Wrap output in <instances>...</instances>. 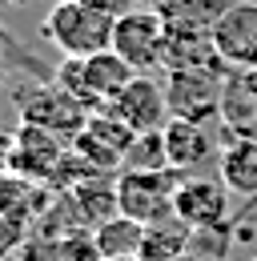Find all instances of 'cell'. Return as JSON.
<instances>
[{
    "instance_id": "6da1fadb",
    "label": "cell",
    "mask_w": 257,
    "mask_h": 261,
    "mask_svg": "<svg viewBox=\"0 0 257 261\" xmlns=\"http://www.w3.org/2000/svg\"><path fill=\"white\" fill-rule=\"evenodd\" d=\"M113 24L117 16L89 0H57L44 12L40 33L61 57H93L100 48H113Z\"/></svg>"
},
{
    "instance_id": "7a4b0ae2",
    "label": "cell",
    "mask_w": 257,
    "mask_h": 261,
    "mask_svg": "<svg viewBox=\"0 0 257 261\" xmlns=\"http://www.w3.org/2000/svg\"><path fill=\"white\" fill-rule=\"evenodd\" d=\"M181 177L185 173H177V169H121L117 173L121 213L141 221V225H153L161 217H169Z\"/></svg>"
},
{
    "instance_id": "3957f363",
    "label": "cell",
    "mask_w": 257,
    "mask_h": 261,
    "mask_svg": "<svg viewBox=\"0 0 257 261\" xmlns=\"http://www.w3.org/2000/svg\"><path fill=\"white\" fill-rule=\"evenodd\" d=\"M165 20H161V12L153 4H133L125 8L121 16H117V24H113V48L125 57L128 65L137 68V72H157L161 61H165Z\"/></svg>"
},
{
    "instance_id": "277c9868",
    "label": "cell",
    "mask_w": 257,
    "mask_h": 261,
    "mask_svg": "<svg viewBox=\"0 0 257 261\" xmlns=\"http://www.w3.org/2000/svg\"><path fill=\"white\" fill-rule=\"evenodd\" d=\"M16 113H20V121H29V125L61 133L64 141H72L76 133L89 125V109H85L81 100H72L57 81H53V85H24V89L16 93Z\"/></svg>"
},
{
    "instance_id": "5b68a950",
    "label": "cell",
    "mask_w": 257,
    "mask_h": 261,
    "mask_svg": "<svg viewBox=\"0 0 257 261\" xmlns=\"http://www.w3.org/2000/svg\"><path fill=\"white\" fill-rule=\"evenodd\" d=\"M225 76L229 72H193V68L165 72L169 117H185V121H213V117H221Z\"/></svg>"
},
{
    "instance_id": "8992f818",
    "label": "cell",
    "mask_w": 257,
    "mask_h": 261,
    "mask_svg": "<svg viewBox=\"0 0 257 261\" xmlns=\"http://www.w3.org/2000/svg\"><path fill=\"white\" fill-rule=\"evenodd\" d=\"M229 185L221 177H201V173H185L177 197H173V213L189 229H217L229 225Z\"/></svg>"
},
{
    "instance_id": "52a82bcc",
    "label": "cell",
    "mask_w": 257,
    "mask_h": 261,
    "mask_svg": "<svg viewBox=\"0 0 257 261\" xmlns=\"http://www.w3.org/2000/svg\"><path fill=\"white\" fill-rule=\"evenodd\" d=\"M68 145H72V141H64L61 133L20 121V129L12 133V157H8V169L20 173V177H32V181L53 185V177H57V169H61Z\"/></svg>"
},
{
    "instance_id": "ba28073f",
    "label": "cell",
    "mask_w": 257,
    "mask_h": 261,
    "mask_svg": "<svg viewBox=\"0 0 257 261\" xmlns=\"http://www.w3.org/2000/svg\"><path fill=\"white\" fill-rule=\"evenodd\" d=\"M133 133H157L169 121V100H165V81L153 72H137L125 85V93L109 105Z\"/></svg>"
},
{
    "instance_id": "9c48e42d",
    "label": "cell",
    "mask_w": 257,
    "mask_h": 261,
    "mask_svg": "<svg viewBox=\"0 0 257 261\" xmlns=\"http://www.w3.org/2000/svg\"><path fill=\"white\" fill-rule=\"evenodd\" d=\"M213 44L229 68H257V0H233L225 8Z\"/></svg>"
},
{
    "instance_id": "30bf717a",
    "label": "cell",
    "mask_w": 257,
    "mask_h": 261,
    "mask_svg": "<svg viewBox=\"0 0 257 261\" xmlns=\"http://www.w3.org/2000/svg\"><path fill=\"white\" fill-rule=\"evenodd\" d=\"M165 153H169V169H177V173H197L201 165L213 157V149H217V141H213V133L205 121H185V117H169L165 121Z\"/></svg>"
},
{
    "instance_id": "8fae6325",
    "label": "cell",
    "mask_w": 257,
    "mask_h": 261,
    "mask_svg": "<svg viewBox=\"0 0 257 261\" xmlns=\"http://www.w3.org/2000/svg\"><path fill=\"white\" fill-rule=\"evenodd\" d=\"M81 72H85V89H89V100H93V113L109 109L125 93V85L137 76V68L128 65L117 48H100L93 57H81Z\"/></svg>"
},
{
    "instance_id": "7c38bea8",
    "label": "cell",
    "mask_w": 257,
    "mask_h": 261,
    "mask_svg": "<svg viewBox=\"0 0 257 261\" xmlns=\"http://www.w3.org/2000/svg\"><path fill=\"white\" fill-rule=\"evenodd\" d=\"M64 201L72 205V217L85 229H96L100 221L117 217L121 213V201H117V173H93L85 181H76Z\"/></svg>"
},
{
    "instance_id": "4fadbf2b",
    "label": "cell",
    "mask_w": 257,
    "mask_h": 261,
    "mask_svg": "<svg viewBox=\"0 0 257 261\" xmlns=\"http://www.w3.org/2000/svg\"><path fill=\"white\" fill-rule=\"evenodd\" d=\"M233 0H157L153 8L161 12L169 33H193V36H213L217 20L225 16Z\"/></svg>"
},
{
    "instance_id": "5bb4252c",
    "label": "cell",
    "mask_w": 257,
    "mask_h": 261,
    "mask_svg": "<svg viewBox=\"0 0 257 261\" xmlns=\"http://www.w3.org/2000/svg\"><path fill=\"white\" fill-rule=\"evenodd\" d=\"M217 177L233 197H257V137H229L217 161Z\"/></svg>"
},
{
    "instance_id": "9a60e30c",
    "label": "cell",
    "mask_w": 257,
    "mask_h": 261,
    "mask_svg": "<svg viewBox=\"0 0 257 261\" xmlns=\"http://www.w3.org/2000/svg\"><path fill=\"white\" fill-rule=\"evenodd\" d=\"M44 205H48L44 181L20 177L12 169L0 173V217H12L20 225H29L32 217H44Z\"/></svg>"
},
{
    "instance_id": "2e32d148",
    "label": "cell",
    "mask_w": 257,
    "mask_h": 261,
    "mask_svg": "<svg viewBox=\"0 0 257 261\" xmlns=\"http://www.w3.org/2000/svg\"><path fill=\"white\" fill-rule=\"evenodd\" d=\"M189 241H193V229L169 213L153 225H145V241H141V261H189Z\"/></svg>"
},
{
    "instance_id": "e0dca14e",
    "label": "cell",
    "mask_w": 257,
    "mask_h": 261,
    "mask_svg": "<svg viewBox=\"0 0 257 261\" xmlns=\"http://www.w3.org/2000/svg\"><path fill=\"white\" fill-rule=\"evenodd\" d=\"M93 237H96L100 257H133V253H141L145 225L133 221V217H125V213H117V217L100 221V225L93 229Z\"/></svg>"
},
{
    "instance_id": "ac0fdd59",
    "label": "cell",
    "mask_w": 257,
    "mask_h": 261,
    "mask_svg": "<svg viewBox=\"0 0 257 261\" xmlns=\"http://www.w3.org/2000/svg\"><path fill=\"white\" fill-rule=\"evenodd\" d=\"M125 169H169V153H165V137L157 133H137V141L125 153Z\"/></svg>"
},
{
    "instance_id": "d6986e66",
    "label": "cell",
    "mask_w": 257,
    "mask_h": 261,
    "mask_svg": "<svg viewBox=\"0 0 257 261\" xmlns=\"http://www.w3.org/2000/svg\"><path fill=\"white\" fill-rule=\"evenodd\" d=\"M72 149H76L89 165H96L100 173H121V165H125V157H121L117 149H109V145H105L100 137H93L89 129H81L72 137Z\"/></svg>"
},
{
    "instance_id": "ffe728a7",
    "label": "cell",
    "mask_w": 257,
    "mask_h": 261,
    "mask_svg": "<svg viewBox=\"0 0 257 261\" xmlns=\"http://www.w3.org/2000/svg\"><path fill=\"white\" fill-rule=\"evenodd\" d=\"M24 241V225L12 221V217H0V257L16 253V245Z\"/></svg>"
},
{
    "instance_id": "44dd1931",
    "label": "cell",
    "mask_w": 257,
    "mask_h": 261,
    "mask_svg": "<svg viewBox=\"0 0 257 261\" xmlns=\"http://www.w3.org/2000/svg\"><path fill=\"white\" fill-rule=\"evenodd\" d=\"M89 4H96V8H105V12H113V16H121L125 8H133V0H89Z\"/></svg>"
},
{
    "instance_id": "7402d4cb",
    "label": "cell",
    "mask_w": 257,
    "mask_h": 261,
    "mask_svg": "<svg viewBox=\"0 0 257 261\" xmlns=\"http://www.w3.org/2000/svg\"><path fill=\"white\" fill-rule=\"evenodd\" d=\"M8 157H12V137L0 133V173H8Z\"/></svg>"
},
{
    "instance_id": "603a6c76",
    "label": "cell",
    "mask_w": 257,
    "mask_h": 261,
    "mask_svg": "<svg viewBox=\"0 0 257 261\" xmlns=\"http://www.w3.org/2000/svg\"><path fill=\"white\" fill-rule=\"evenodd\" d=\"M100 261H141V257H137V253H133V257H100Z\"/></svg>"
},
{
    "instance_id": "cb8c5ba5",
    "label": "cell",
    "mask_w": 257,
    "mask_h": 261,
    "mask_svg": "<svg viewBox=\"0 0 257 261\" xmlns=\"http://www.w3.org/2000/svg\"><path fill=\"white\" fill-rule=\"evenodd\" d=\"M0 261H24V257H20V253H8V257H0Z\"/></svg>"
},
{
    "instance_id": "d4e9b609",
    "label": "cell",
    "mask_w": 257,
    "mask_h": 261,
    "mask_svg": "<svg viewBox=\"0 0 257 261\" xmlns=\"http://www.w3.org/2000/svg\"><path fill=\"white\" fill-rule=\"evenodd\" d=\"M4 4H24V0H4Z\"/></svg>"
},
{
    "instance_id": "484cf974",
    "label": "cell",
    "mask_w": 257,
    "mask_h": 261,
    "mask_svg": "<svg viewBox=\"0 0 257 261\" xmlns=\"http://www.w3.org/2000/svg\"><path fill=\"white\" fill-rule=\"evenodd\" d=\"M0 81H4V65H0Z\"/></svg>"
}]
</instances>
